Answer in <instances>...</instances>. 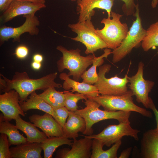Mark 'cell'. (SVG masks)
<instances>
[{
  "instance_id": "obj_1",
  "label": "cell",
  "mask_w": 158,
  "mask_h": 158,
  "mask_svg": "<svg viewBox=\"0 0 158 158\" xmlns=\"http://www.w3.org/2000/svg\"><path fill=\"white\" fill-rule=\"evenodd\" d=\"M0 75L5 80L6 83V86L3 92L15 90L19 94L20 103L25 101L30 95L36 90H44L49 87L59 88L62 86L61 84L54 81L57 75L56 72L47 74L37 79L30 78L25 72H15L11 80L1 74Z\"/></svg>"
},
{
  "instance_id": "obj_2",
  "label": "cell",
  "mask_w": 158,
  "mask_h": 158,
  "mask_svg": "<svg viewBox=\"0 0 158 158\" xmlns=\"http://www.w3.org/2000/svg\"><path fill=\"white\" fill-rule=\"evenodd\" d=\"M83 102L86 107L84 108L78 109L74 112L85 120L86 127L83 133L86 135L93 134L92 126L95 123L101 121L114 119L118 120L119 123L129 121L131 111H110L102 110L99 109L100 105L89 97Z\"/></svg>"
},
{
  "instance_id": "obj_3",
  "label": "cell",
  "mask_w": 158,
  "mask_h": 158,
  "mask_svg": "<svg viewBox=\"0 0 158 158\" xmlns=\"http://www.w3.org/2000/svg\"><path fill=\"white\" fill-rule=\"evenodd\" d=\"M56 49L62 54L56 63L58 71L61 72L67 69L69 71L68 75L72 76L73 80L79 81L87 67L92 64L95 55L83 56L80 55L79 49L68 50L61 45L57 46Z\"/></svg>"
},
{
  "instance_id": "obj_4",
  "label": "cell",
  "mask_w": 158,
  "mask_h": 158,
  "mask_svg": "<svg viewBox=\"0 0 158 158\" xmlns=\"http://www.w3.org/2000/svg\"><path fill=\"white\" fill-rule=\"evenodd\" d=\"M122 15L111 11V17L104 18L101 23L104 25L101 29L97 28L96 32L107 45V48L114 49L120 46L128 31L126 23H122Z\"/></svg>"
},
{
  "instance_id": "obj_5",
  "label": "cell",
  "mask_w": 158,
  "mask_h": 158,
  "mask_svg": "<svg viewBox=\"0 0 158 158\" xmlns=\"http://www.w3.org/2000/svg\"><path fill=\"white\" fill-rule=\"evenodd\" d=\"M133 15L135 17L126 37L118 47L113 49L112 61L114 63L120 61L130 53L134 48L138 47L146 34V30L143 27L140 16L139 4L136 5Z\"/></svg>"
},
{
  "instance_id": "obj_6",
  "label": "cell",
  "mask_w": 158,
  "mask_h": 158,
  "mask_svg": "<svg viewBox=\"0 0 158 158\" xmlns=\"http://www.w3.org/2000/svg\"><path fill=\"white\" fill-rule=\"evenodd\" d=\"M134 95L130 90L121 95H99L89 97L98 103L105 110L110 111H134L148 118L152 117V112L136 105L133 101Z\"/></svg>"
},
{
  "instance_id": "obj_7",
  "label": "cell",
  "mask_w": 158,
  "mask_h": 158,
  "mask_svg": "<svg viewBox=\"0 0 158 158\" xmlns=\"http://www.w3.org/2000/svg\"><path fill=\"white\" fill-rule=\"evenodd\" d=\"M68 26L72 31L77 34L76 37L71 39L79 42L85 45L86 49L85 53L86 54H93L98 49L107 48L106 44L96 33V29L91 20L70 24Z\"/></svg>"
},
{
  "instance_id": "obj_8",
  "label": "cell",
  "mask_w": 158,
  "mask_h": 158,
  "mask_svg": "<svg viewBox=\"0 0 158 158\" xmlns=\"http://www.w3.org/2000/svg\"><path fill=\"white\" fill-rule=\"evenodd\" d=\"M111 67V65L109 64L99 67L98 79L95 85L101 95H121L125 94L128 90L127 84L128 83V77L129 68L123 78H119L116 75L107 78L106 74L109 72Z\"/></svg>"
},
{
  "instance_id": "obj_9",
  "label": "cell",
  "mask_w": 158,
  "mask_h": 158,
  "mask_svg": "<svg viewBox=\"0 0 158 158\" xmlns=\"http://www.w3.org/2000/svg\"><path fill=\"white\" fill-rule=\"evenodd\" d=\"M140 131L132 128L129 121L119 123L118 125H109L97 134L85 136L92 139L101 140L104 145L109 147L116 142L121 140L124 136H130L135 140H139L138 134Z\"/></svg>"
},
{
  "instance_id": "obj_10",
  "label": "cell",
  "mask_w": 158,
  "mask_h": 158,
  "mask_svg": "<svg viewBox=\"0 0 158 158\" xmlns=\"http://www.w3.org/2000/svg\"><path fill=\"white\" fill-rule=\"evenodd\" d=\"M144 63L140 61L138 64L136 73L131 77L128 76L129 88L135 95L136 101L144 107L150 109L152 99L148 96L154 85V82L145 80L143 78Z\"/></svg>"
},
{
  "instance_id": "obj_11",
  "label": "cell",
  "mask_w": 158,
  "mask_h": 158,
  "mask_svg": "<svg viewBox=\"0 0 158 158\" xmlns=\"http://www.w3.org/2000/svg\"><path fill=\"white\" fill-rule=\"evenodd\" d=\"M23 16L26 19L25 21L19 27L13 28L3 26L0 27V46L11 38L13 39V42H20V36L25 32H28L32 35H37L39 34V31L37 26L40 22L35 14L24 15Z\"/></svg>"
},
{
  "instance_id": "obj_12",
  "label": "cell",
  "mask_w": 158,
  "mask_h": 158,
  "mask_svg": "<svg viewBox=\"0 0 158 158\" xmlns=\"http://www.w3.org/2000/svg\"><path fill=\"white\" fill-rule=\"evenodd\" d=\"M0 120L10 121L15 120L19 115L25 116V114L20 106L18 93L12 89L0 95Z\"/></svg>"
},
{
  "instance_id": "obj_13",
  "label": "cell",
  "mask_w": 158,
  "mask_h": 158,
  "mask_svg": "<svg viewBox=\"0 0 158 158\" xmlns=\"http://www.w3.org/2000/svg\"><path fill=\"white\" fill-rule=\"evenodd\" d=\"M114 0H79L77 1V11L79 14L78 22L91 19L95 13L94 9L105 10L111 17V13Z\"/></svg>"
},
{
  "instance_id": "obj_14",
  "label": "cell",
  "mask_w": 158,
  "mask_h": 158,
  "mask_svg": "<svg viewBox=\"0 0 158 158\" xmlns=\"http://www.w3.org/2000/svg\"><path fill=\"white\" fill-rule=\"evenodd\" d=\"M78 140H73L71 149L64 148L58 150L55 157L57 158H90L92 139L85 135Z\"/></svg>"
},
{
  "instance_id": "obj_15",
  "label": "cell",
  "mask_w": 158,
  "mask_h": 158,
  "mask_svg": "<svg viewBox=\"0 0 158 158\" xmlns=\"http://www.w3.org/2000/svg\"><path fill=\"white\" fill-rule=\"evenodd\" d=\"M46 6L45 4L15 0L9 7L3 12L0 16V20L2 22L6 23L17 16L35 14L37 11Z\"/></svg>"
},
{
  "instance_id": "obj_16",
  "label": "cell",
  "mask_w": 158,
  "mask_h": 158,
  "mask_svg": "<svg viewBox=\"0 0 158 158\" xmlns=\"http://www.w3.org/2000/svg\"><path fill=\"white\" fill-rule=\"evenodd\" d=\"M30 121L40 128L47 137L64 135L63 128L50 114L45 113L42 115L37 114L30 116Z\"/></svg>"
},
{
  "instance_id": "obj_17",
  "label": "cell",
  "mask_w": 158,
  "mask_h": 158,
  "mask_svg": "<svg viewBox=\"0 0 158 158\" xmlns=\"http://www.w3.org/2000/svg\"><path fill=\"white\" fill-rule=\"evenodd\" d=\"M68 74L62 73L59 75V78L64 80L62 87L65 90H69L72 92H76L83 94L87 96L95 97L99 95V91L95 85L83 82L80 83L70 78Z\"/></svg>"
},
{
  "instance_id": "obj_18",
  "label": "cell",
  "mask_w": 158,
  "mask_h": 158,
  "mask_svg": "<svg viewBox=\"0 0 158 158\" xmlns=\"http://www.w3.org/2000/svg\"><path fill=\"white\" fill-rule=\"evenodd\" d=\"M11 158H42L41 143L26 142L10 149Z\"/></svg>"
},
{
  "instance_id": "obj_19",
  "label": "cell",
  "mask_w": 158,
  "mask_h": 158,
  "mask_svg": "<svg viewBox=\"0 0 158 158\" xmlns=\"http://www.w3.org/2000/svg\"><path fill=\"white\" fill-rule=\"evenodd\" d=\"M140 145L143 158H158V133L153 129L144 133Z\"/></svg>"
},
{
  "instance_id": "obj_20",
  "label": "cell",
  "mask_w": 158,
  "mask_h": 158,
  "mask_svg": "<svg viewBox=\"0 0 158 158\" xmlns=\"http://www.w3.org/2000/svg\"><path fill=\"white\" fill-rule=\"evenodd\" d=\"M86 127L85 119L70 111L67 121L63 128L64 135L69 139H76L79 135V132L83 133Z\"/></svg>"
},
{
  "instance_id": "obj_21",
  "label": "cell",
  "mask_w": 158,
  "mask_h": 158,
  "mask_svg": "<svg viewBox=\"0 0 158 158\" xmlns=\"http://www.w3.org/2000/svg\"><path fill=\"white\" fill-rule=\"evenodd\" d=\"M20 104L21 109L24 112L31 109L42 111L51 115L58 122L54 109L37 94L35 91L33 92L30 95L29 98Z\"/></svg>"
},
{
  "instance_id": "obj_22",
  "label": "cell",
  "mask_w": 158,
  "mask_h": 158,
  "mask_svg": "<svg viewBox=\"0 0 158 158\" xmlns=\"http://www.w3.org/2000/svg\"><path fill=\"white\" fill-rule=\"evenodd\" d=\"M15 120L17 128L26 135L27 142L41 143L47 138L43 132L40 131L33 124L24 120L20 115Z\"/></svg>"
},
{
  "instance_id": "obj_23",
  "label": "cell",
  "mask_w": 158,
  "mask_h": 158,
  "mask_svg": "<svg viewBox=\"0 0 158 158\" xmlns=\"http://www.w3.org/2000/svg\"><path fill=\"white\" fill-rule=\"evenodd\" d=\"M121 143V140H120L114 143L110 149L105 150L103 149L104 145L102 142L92 139L90 158H117V152Z\"/></svg>"
},
{
  "instance_id": "obj_24",
  "label": "cell",
  "mask_w": 158,
  "mask_h": 158,
  "mask_svg": "<svg viewBox=\"0 0 158 158\" xmlns=\"http://www.w3.org/2000/svg\"><path fill=\"white\" fill-rule=\"evenodd\" d=\"M111 54V49L106 48L102 55L98 57L95 56L92 61V66L81 75V78L83 80L82 82L92 85L95 84L98 79L96 71L97 67L102 66L104 62V58H107Z\"/></svg>"
},
{
  "instance_id": "obj_25",
  "label": "cell",
  "mask_w": 158,
  "mask_h": 158,
  "mask_svg": "<svg viewBox=\"0 0 158 158\" xmlns=\"http://www.w3.org/2000/svg\"><path fill=\"white\" fill-rule=\"evenodd\" d=\"M73 142L64 135L59 137H48L41 143L44 152V158H51L56 149L64 145L71 146Z\"/></svg>"
},
{
  "instance_id": "obj_26",
  "label": "cell",
  "mask_w": 158,
  "mask_h": 158,
  "mask_svg": "<svg viewBox=\"0 0 158 158\" xmlns=\"http://www.w3.org/2000/svg\"><path fill=\"white\" fill-rule=\"evenodd\" d=\"M16 126L8 121L0 120V133L6 134L10 146L17 145L27 142L26 138L21 134Z\"/></svg>"
},
{
  "instance_id": "obj_27",
  "label": "cell",
  "mask_w": 158,
  "mask_h": 158,
  "mask_svg": "<svg viewBox=\"0 0 158 158\" xmlns=\"http://www.w3.org/2000/svg\"><path fill=\"white\" fill-rule=\"evenodd\" d=\"M55 87H49L39 95L54 109L64 106L65 95L64 92L57 91Z\"/></svg>"
},
{
  "instance_id": "obj_28",
  "label": "cell",
  "mask_w": 158,
  "mask_h": 158,
  "mask_svg": "<svg viewBox=\"0 0 158 158\" xmlns=\"http://www.w3.org/2000/svg\"><path fill=\"white\" fill-rule=\"evenodd\" d=\"M145 51L157 47L158 54V20L151 25L146 30V34L141 44Z\"/></svg>"
},
{
  "instance_id": "obj_29",
  "label": "cell",
  "mask_w": 158,
  "mask_h": 158,
  "mask_svg": "<svg viewBox=\"0 0 158 158\" xmlns=\"http://www.w3.org/2000/svg\"><path fill=\"white\" fill-rule=\"evenodd\" d=\"M70 91H64L65 95L64 106L70 111L74 112L77 111L78 107V102L80 100L87 99V96L83 94L76 92L73 94Z\"/></svg>"
},
{
  "instance_id": "obj_30",
  "label": "cell",
  "mask_w": 158,
  "mask_h": 158,
  "mask_svg": "<svg viewBox=\"0 0 158 158\" xmlns=\"http://www.w3.org/2000/svg\"><path fill=\"white\" fill-rule=\"evenodd\" d=\"M7 135L1 133L0 135V158H11Z\"/></svg>"
},
{
  "instance_id": "obj_31",
  "label": "cell",
  "mask_w": 158,
  "mask_h": 158,
  "mask_svg": "<svg viewBox=\"0 0 158 158\" xmlns=\"http://www.w3.org/2000/svg\"><path fill=\"white\" fill-rule=\"evenodd\" d=\"M58 122L63 128L68 116L70 111L65 106L54 109Z\"/></svg>"
},
{
  "instance_id": "obj_32",
  "label": "cell",
  "mask_w": 158,
  "mask_h": 158,
  "mask_svg": "<svg viewBox=\"0 0 158 158\" xmlns=\"http://www.w3.org/2000/svg\"><path fill=\"white\" fill-rule=\"evenodd\" d=\"M124 2L122 9L124 14L127 16L133 15L135 10V4L134 0H121Z\"/></svg>"
},
{
  "instance_id": "obj_33",
  "label": "cell",
  "mask_w": 158,
  "mask_h": 158,
  "mask_svg": "<svg viewBox=\"0 0 158 158\" xmlns=\"http://www.w3.org/2000/svg\"><path fill=\"white\" fill-rule=\"evenodd\" d=\"M28 53V48L25 46L21 45L16 48L15 54L18 58L23 59L27 56Z\"/></svg>"
},
{
  "instance_id": "obj_34",
  "label": "cell",
  "mask_w": 158,
  "mask_h": 158,
  "mask_svg": "<svg viewBox=\"0 0 158 158\" xmlns=\"http://www.w3.org/2000/svg\"><path fill=\"white\" fill-rule=\"evenodd\" d=\"M15 0H0V11L4 12L10 6Z\"/></svg>"
},
{
  "instance_id": "obj_35",
  "label": "cell",
  "mask_w": 158,
  "mask_h": 158,
  "mask_svg": "<svg viewBox=\"0 0 158 158\" xmlns=\"http://www.w3.org/2000/svg\"><path fill=\"white\" fill-rule=\"evenodd\" d=\"M150 109L153 111L155 116L156 121V128L153 130L156 132L158 133V110L156 109L152 100L151 102Z\"/></svg>"
},
{
  "instance_id": "obj_36",
  "label": "cell",
  "mask_w": 158,
  "mask_h": 158,
  "mask_svg": "<svg viewBox=\"0 0 158 158\" xmlns=\"http://www.w3.org/2000/svg\"><path fill=\"white\" fill-rule=\"evenodd\" d=\"M132 150V147H129L124 150L121 152L119 158H127L129 157L130 155Z\"/></svg>"
},
{
  "instance_id": "obj_37",
  "label": "cell",
  "mask_w": 158,
  "mask_h": 158,
  "mask_svg": "<svg viewBox=\"0 0 158 158\" xmlns=\"http://www.w3.org/2000/svg\"><path fill=\"white\" fill-rule=\"evenodd\" d=\"M33 59L34 61L41 63L43 60V57L42 55L37 54L34 55Z\"/></svg>"
},
{
  "instance_id": "obj_38",
  "label": "cell",
  "mask_w": 158,
  "mask_h": 158,
  "mask_svg": "<svg viewBox=\"0 0 158 158\" xmlns=\"http://www.w3.org/2000/svg\"><path fill=\"white\" fill-rule=\"evenodd\" d=\"M31 66L34 69L39 70L41 67V64L40 62L33 61L32 63Z\"/></svg>"
},
{
  "instance_id": "obj_39",
  "label": "cell",
  "mask_w": 158,
  "mask_h": 158,
  "mask_svg": "<svg viewBox=\"0 0 158 158\" xmlns=\"http://www.w3.org/2000/svg\"><path fill=\"white\" fill-rule=\"evenodd\" d=\"M20 1H28L34 3L40 4H45V0H19Z\"/></svg>"
},
{
  "instance_id": "obj_40",
  "label": "cell",
  "mask_w": 158,
  "mask_h": 158,
  "mask_svg": "<svg viewBox=\"0 0 158 158\" xmlns=\"http://www.w3.org/2000/svg\"><path fill=\"white\" fill-rule=\"evenodd\" d=\"M158 3V0H152L151 6L153 8L156 7Z\"/></svg>"
},
{
  "instance_id": "obj_41",
  "label": "cell",
  "mask_w": 158,
  "mask_h": 158,
  "mask_svg": "<svg viewBox=\"0 0 158 158\" xmlns=\"http://www.w3.org/2000/svg\"><path fill=\"white\" fill-rule=\"evenodd\" d=\"M71 1H78V0H71Z\"/></svg>"
}]
</instances>
